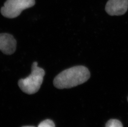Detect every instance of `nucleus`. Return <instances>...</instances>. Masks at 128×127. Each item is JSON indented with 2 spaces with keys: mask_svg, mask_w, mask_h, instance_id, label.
Masks as SVG:
<instances>
[{
  "mask_svg": "<svg viewBox=\"0 0 128 127\" xmlns=\"http://www.w3.org/2000/svg\"><path fill=\"white\" fill-rule=\"evenodd\" d=\"M90 76L87 67L75 66L64 70L57 75L54 80V85L58 89L70 88L85 83Z\"/></svg>",
  "mask_w": 128,
  "mask_h": 127,
  "instance_id": "1",
  "label": "nucleus"
},
{
  "mask_svg": "<svg viewBox=\"0 0 128 127\" xmlns=\"http://www.w3.org/2000/svg\"><path fill=\"white\" fill-rule=\"evenodd\" d=\"M45 72L38 66L36 62L33 63L31 73L25 78L20 79L18 84L21 90L26 93L31 95L38 92L43 81Z\"/></svg>",
  "mask_w": 128,
  "mask_h": 127,
  "instance_id": "2",
  "label": "nucleus"
},
{
  "mask_svg": "<svg viewBox=\"0 0 128 127\" xmlns=\"http://www.w3.org/2000/svg\"><path fill=\"white\" fill-rule=\"evenodd\" d=\"M35 4V0H7L0 9V12L6 18H16L23 10L31 7Z\"/></svg>",
  "mask_w": 128,
  "mask_h": 127,
  "instance_id": "3",
  "label": "nucleus"
},
{
  "mask_svg": "<svg viewBox=\"0 0 128 127\" xmlns=\"http://www.w3.org/2000/svg\"><path fill=\"white\" fill-rule=\"evenodd\" d=\"M128 8V0H109L105 6V10L111 16L124 14Z\"/></svg>",
  "mask_w": 128,
  "mask_h": 127,
  "instance_id": "4",
  "label": "nucleus"
},
{
  "mask_svg": "<svg viewBox=\"0 0 128 127\" xmlns=\"http://www.w3.org/2000/svg\"><path fill=\"white\" fill-rule=\"evenodd\" d=\"M17 41L11 34H0V51L7 55L14 54L16 49Z\"/></svg>",
  "mask_w": 128,
  "mask_h": 127,
  "instance_id": "5",
  "label": "nucleus"
},
{
  "mask_svg": "<svg viewBox=\"0 0 128 127\" xmlns=\"http://www.w3.org/2000/svg\"><path fill=\"white\" fill-rule=\"evenodd\" d=\"M105 127H123V125L118 120L111 119L106 123Z\"/></svg>",
  "mask_w": 128,
  "mask_h": 127,
  "instance_id": "6",
  "label": "nucleus"
},
{
  "mask_svg": "<svg viewBox=\"0 0 128 127\" xmlns=\"http://www.w3.org/2000/svg\"><path fill=\"white\" fill-rule=\"evenodd\" d=\"M38 127H55V124L52 120L47 119L42 122Z\"/></svg>",
  "mask_w": 128,
  "mask_h": 127,
  "instance_id": "7",
  "label": "nucleus"
},
{
  "mask_svg": "<svg viewBox=\"0 0 128 127\" xmlns=\"http://www.w3.org/2000/svg\"><path fill=\"white\" fill-rule=\"evenodd\" d=\"M33 127V126H24V127Z\"/></svg>",
  "mask_w": 128,
  "mask_h": 127,
  "instance_id": "8",
  "label": "nucleus"
},
{
  "mask_svg": "<svg viewBox=\"0 0 128 127\" xmlns=\"http://www.w3.org/2000/svg\"></svg>",
  "mask_w": 128,
  "mask_h": 127,
  "instance_id": "9",
  "label": "nucleus"
}]
</instances>
